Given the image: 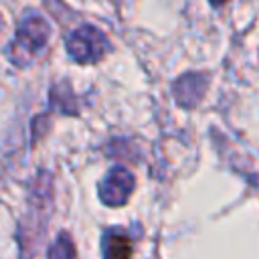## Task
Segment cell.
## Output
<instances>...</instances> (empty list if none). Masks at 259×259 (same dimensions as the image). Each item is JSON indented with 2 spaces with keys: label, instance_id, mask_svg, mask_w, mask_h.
Wrapping results in <instances>:
<instances>
[{
  "label": "cell",
  "instance_id": "cell-1",
  "mask_svg": "<svg viewBox=\"0 0 259 259\" xmlns=\"http://www.w3.org/2000/svg\"><path fill=\"white\" fill-rule=\"evenodd\" d=\"M49 26L42 18H26L10 47V59L14 63H26L47 42Z\"/></svg>",
  "mask_w": 259,
  "mask_h": 259
},
{
  "label": "cell",
  "instance_id": "cell-2",
  "mask_svg": "<svg viewBox=\"0 0 259 259\" xmlns=\"http://www.w3.org/2000/svg\"><path fill=\"white\" fill-rule=\"evenodd\" d=\"M99 42H103V38H101V34H99L97 30H93V28H79V30L73 32V34L69 36V40H67L69 53H71L77 61H81V63L93 61V59H97V57L101 55L99 51H95V49H101Z\"/></svg>",
  "mask_w": 259,
  "mask_h": 259
},
{
  "label": "cell",
  "instance_id": "cell-3",
  "mask_svg": "<svg viewBox=\"0 0 259 259\" xmlns=\"http://www.w3.org/2000/svg\"><path fill=\"white\" fill-rule=\"evenodd\" d=\"M103 255L105 259H130L132 257V241L119 231H109L103 239Z\"/></svg>",
  "mask_w": 259,
  "mask_h": 259
},
{
  "label": "cell",
  "instance_id": "cell-4",
  "mask_svg": "<svg viewBox=\"0 0 259 259\" xmlns=\"http://www.w3.org/2000/svg\"><path fill=\"white\" fill-rule=\"evenodd\" d=\"M73 257H75V249H73L69 237H65V235L53 245V249L49 253V259H73Z\"/></svg>",
  "mask_w": 259,
  "mask_h": 259
}]
</instances>
